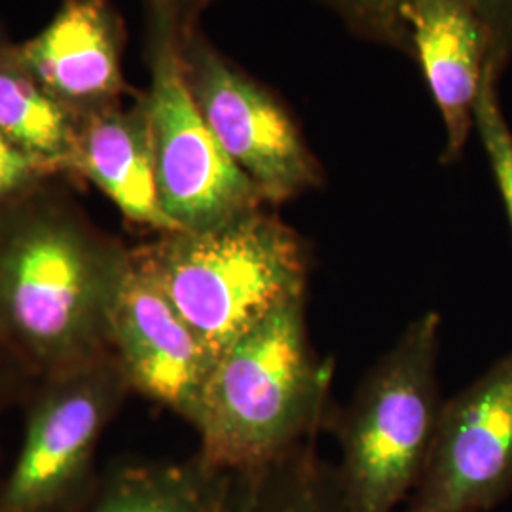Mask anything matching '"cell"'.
<instances>
[{
  "mask_svg": "<svg viewBox=\"0 0 512 512\" xmlns=\"http://www.w3.org/2000/svg\"><path fill=\"white\" fill-rule=\"evenodd\" d=\"M412 57L420 61L444 120L442 162H458L490 65L486 33L463 0H420L412 14Z\"/></svg>",
  "mask_w": 512,
  "mask_h": 512,
  "instance_id": "8fae6325",
  "label": "cell"
},
{
  "mask_svg": "<svg viewBox=\"0 0 512 512\" xmlns=\"http://www.w3.org/2000/svg\"><path fill=\"white\" fill-rule=\"evenodd\" d=\"M238 475L200 456L183 463L126 465L74 512H236Z\"/></svg>",
  "mask_w": 512,
  "mask_h": 512,
  "instance_id": "4fadbf2b",
  "label": "cell"
},
{
  "mask_svg": "<svg viewBox=\"0 0 512 512\" xmlns=\"http://www.w3.org/2000/svg\"><path fill=\"white\" fill-rule=\"evenodd\" d=\"M156 2L169 4V6H173V8L179 12V6H181V4H198V2H202V0H156Z\"/></svg>",
  "mask_w": 512,
  "mask_h": 512,
  "instance_id": "d6986e66",
  "label": "cell"
},
{
  "mask_svg": "<svg viewBox=\"0 0 512 512\" xmlns=\"http://www.w3.org/2000/svg\"><path fill=\"white\" fill-rule=\"evenodd\" d=\"M181 59L207 126L266 203L289 202L323 184L321 165L274 92L239 71L194 27L181 29Z\"/></svg>",
  "mask_w": 512,
  "mask_h": 512,
  "instance_id": "8992f818",
  "label": "cell"
},
{
  "mask_svg": "<svg viewBox=\"0 0 512 512\" xmlns=\"http://www.w3.org/2000/svg\"><path fill=\"white\" fill-rule=\"evenodd\" d=\"M512 494V351L440 406L406 512H490Z\"/></svg>",
  "mask_w": 512,
  "mask_h": 512,
  "instance_id": "52a82bcc",
  "label": "cell"
},
{
  "mask_svg": "<svg viewBox=\"0 0 512 512\" xmlns=\"http://www.w3.org/2000/svg\"><path fill=\"white\" fill-rule=\"evenodd\" d=\"M109 268L71 224L52 217L21 222L0 245V315L44 357L82 348L107 321Z\"/></svg>",
  "mask_w": 512,
  "mask_h": 512,
  "instance_id": "5b68a950",
  "label": "cell"
},
{
  "mask_svg": "<svg viewBox=\"0 0 512 512\" xmlns=\"http://www.w3.org/2000/svg\"><path fill=\"white\" fill-rule=\"evenodd\" d=\"M46 169L37 158L23 152L0 133V198L14 194Z\"/></svg>",
  "mask_w": 512,
  "mask_h": 512,
  "instance_id": "ac0fdd59",
  "label": "cell"
},
{
  "mask_svg": "<svg viewBox=\"0 0 512 512\" xmlns=\"http://www.w3.org/2000/svg\"><path fill=\"white\" fill-rule=\"evenodd\" d=\"M236 512H342L336 471L319 458L315 437L238 473Z\"/></svg>",
  "mask_w": 512,
  "mask_h": 512,
  "instance_id": "9a60e30c",
  "label": "cell"
},
{
  "mask_svg": "<svg viewBox=\"0 0 512 512\" xmlns=\"http://www.w3.org/2000/svg\"><path fill=\"white\" fill-rule=\"evenodd\" d=\"M440 317L414 319L359 387L340 425L342 512H391L420 482L439 420Z\"/></svg>",
  "mask_w": 512,
  "mask_h": 512,
  "instance_id": "3957f363",
  "label": "cell"
},
{
  "mask_svg": "<svg viewBox=\"0 0 512 512\" xmlns=\"http://www.w3.org/2000/svg\"><path fill=\"white\" fill-rule=\"evenodd\" d=\"M499 76L494 67H486L475 103V128L494 171L495 183L501 192L512 228V131L499 107L497 95Z\"/></svg>",
  "mask_w": 512,
  "mask_h": 512,
  "instance_id": "e0dca14e",
  "label": "cell"
},
{
  "mask_svg": "<svg viewBox=\"0 0 512 512\" xmlns=\"http://www.w3.org/2000/svg\"><path fill=\"white\" fill-rule=\"evenodd\" d=\"M12 52L71 110L109 105L122 92L120 33L107 0H67L44 31Z\"/></svg>",
  "mask_w": 512,
  "mask_h": 512,
  "instance_id": "30bf717a",
  "label": "cell"
},
{
  "mask_svg": "<svg viewBox=\"0 0 512 512\" xmlns=\"http://www.w3.org/2000/svg\"><path fill=\"white\" fill-rule=\"evenodd\" d=\"M217 361L283 302L306 296L304 239L262 207L200 232H169L135 253Z\"/></svg>",
  "mask_w": 512,
  "mask_h": 512,
  "instance_id": "7a4b0ae2",
  "label": "cell"
},
{
  "mask_svg": "<svg viewBox=\"0 0 512 512\" xmlns=\"http://www.w3.org/2000/svg\"><path fill=\"white\" fill-rule=\"evenodd\" d=\"M107 401L101 380L82 378L38 406L18 461L0 484V512H74L86 503Z\"/></svg>",
  "mask_w": 512,
  "mask_h": 512,
  "instance_id": "9c48e42d",
  "label": "cell"
},
{
  "mask_svg": "<svg viewBox=\"0 0 512 512\" xmlns=\"http://www.w3.org/2000/svg\"><path fill=\"white\" fill-rule=\"evenodd\" d=\"M76 131L74 110L46 92L12 50H0V133L50 167L71 164Z\"/></svg>",
  "mask_w": 512,
  "mask_h": 512,
  "instance_id": "5bb4252c",
  "label": "cell"
},
{
  "mask_svg": "<svg viewBox=\"0 0 512 512\" xmlns=\"http://www.w3.org/2000/svg\"><path fill=\"white\" fill-rule=\"evenodd\" d=\"M71 164L97 184L129 220L177 232L162 209L145 97L131 109L103 105L78 124Z\"/></svg>",
  "mask_w": 512,
  "mask_h": 512,
  "instance_id": "7c38bea8",
  "label": "cell"
},
{
  "mask_svg": "<svg viewBox=\"0 0 512 512\" xmlns=\"http://www.w3.org/2000/svg\"><path fill=\"white\" fill-rule=\"evenodd\" d=\"M351 33L412 55V14L420 0H319ZM480 21L490 67L501 78L512 59V0H463Z\"/></svg>",
  "mask_w": 512,
  "mask_h": 512,
  "instance_id": "2e32d148",
  "label": "cell"
},
{
  "mask_svg": "<svg viewBox=\"0 0 512 512\" xmlns=\"http://www.w3.org/2000/svg\"><path fill=\"white\" fill-rule=\"evenodd\" d=\"M107 323L129 382L194 421L215 359L133 256H116Z\"/></svg>",
  "mask_w": 512,
  "mask_h": 512,
  "instance_id": "ba28073f",
  "label": "cell"
},
{
  "mask_svg": "<svg viewBox=\"0 0 512 512\" xmlns=\"http://www.w3.org/2000/svg\"><path fill=\"white\" fill-rule=\"evenodd\" d=\"M177 10L154 0L148 122L158 196L177 232L215 228L266 200L226 154L186 84Z\"/></svg>",
  "mask_w": 512,
  "mask_h": 512,
  "instance_id": "277c9868",
  "label": "cell"
},
{
  "mask_svg": "<svg viewBox=\"0 0 512 512\" xmlns=\"http://www.w3.org/2000/svg\"><path fill=\"white\" fill-rule=\"evenodd\" d=\"M332 366L313 353L306 296H296L226 349L207 378L194 425L200 458L247 473L315 437Z\"/></svg>",
  "mask_w": 512,
  "mask_h": 512,
  "instance_id": "6da1fadb",
  "label": "cell"
}]
</instances>
